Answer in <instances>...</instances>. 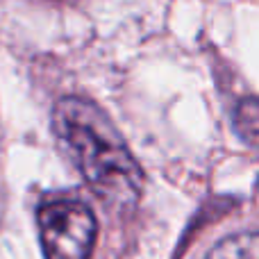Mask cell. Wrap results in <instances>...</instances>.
<instances>
[{
    "label": "cell",
    "mask_w": 259,
    "mask_h": 259,
    "mask_svg": "<svg viewBox=\"0 0 259 259\" xmlns=\"http://www.w3.org/2000/svg\"><path fill=\"white\" fill-rule=\"evenodd\" d=\"M55 130L71 148L89 187L105 202L127 207L141 193V168L109 118L82 98H64L55 107Z\"/></svg>",
    "instance_id": "6da1fadb"
},
{
    "label": "cell",
    "mask_w": 259,
    "mask_h": 259,
    "mask_svg": "<svg viewBox=\"0 0 259 259\" xmlns=\"http://www.w3.org/2000/svg\"><path fill=\"white\" fill-rule=\"evenodd\" d=\"M39 232L46 259H89L96 241V221L80 200L59 198L39 209Z\"/></svg>",
    "instance_id": "7a4b0ae2"
},
{
    "label": "cell",
    "mask_w": 259,
    "mask_h": 259,
    "mask_svg": "<svg viewBox=\"0 0 259 259\" xmlns=\"http://www.w3.org/2000/svg\"><path fill=\"white\" fill-rule=\"evenodd\" d=\"M207 259H257V234H234L221 241Z\"/></svg>",
    "instance_id": "3957f363"
},
{
    "label": "cell",
    "mask_w": 259,
    "mask_h": 259,
    "mask_svg": "<svg viewBox=\"0 0 259 259\" xmlns=\"http://www.w3.org/2000/svg\"><path fill=\"white\" fill-rule=\"evenodd\" d=\"M237 130L241 132V137H246L248 143H255L257 139V105L255 100H246L239 105L237 109Z\"/></svg>",
    "instance_id": "277c9868"
}]
</instances>
